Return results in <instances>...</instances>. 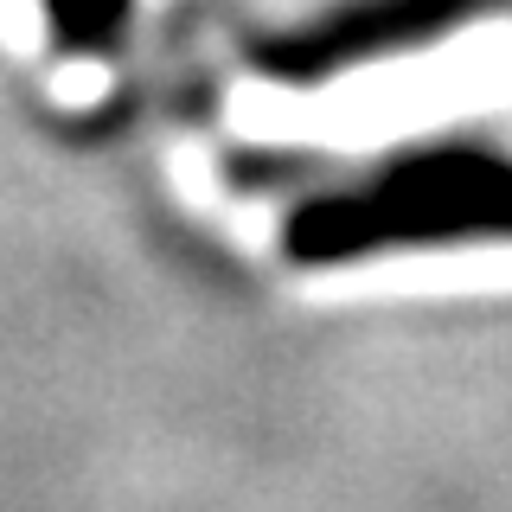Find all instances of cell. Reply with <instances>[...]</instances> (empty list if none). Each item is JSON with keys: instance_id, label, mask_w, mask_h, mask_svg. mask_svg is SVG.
<instances>
[{"instance_id": "obj_1", "label": "cell", "mask_w": 512, "mask_h": 512, "mask_svg": "<svg viewBox=\"0 0 512 512\" xmlns=\"http://www.w3.org/2000/svg\"><path fill=\"white\" fill-rule=\"evenodd\" d=\"M448 244H512V160L487 148L397 154L301 199L282 224V250L295 263H365L384 250Z\"/></svg>"}, {"instance_id": "obj_2", "label": "cell", "mask_w": 512, "mask_h": 512, "mask_svg": "<svg viewBox=\"0 0 512 512\" xmlns=\"http://www.w3.org/2000/svg\"><path fill=\"white\" fill-rule=\"evenodd\" d=\"M116 7L122 0H52V20H58V32L71 45H84V39H96V32H109Z\"/></svg>"}]
</instances>
